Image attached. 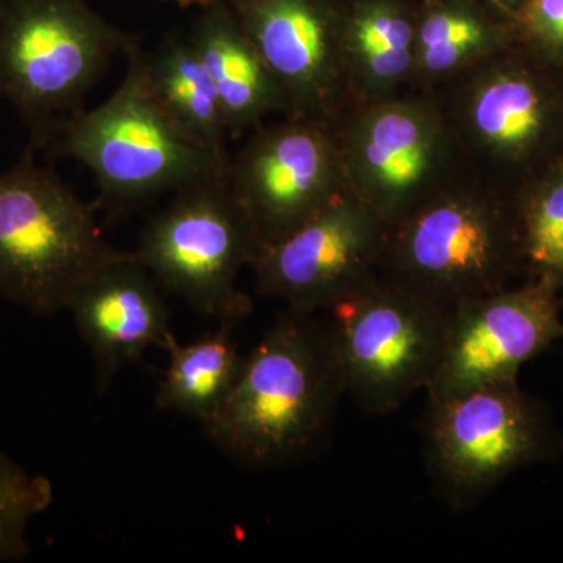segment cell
<instances>
[{"mask_svg":"<svg viewBox=\"0 0 563 563\" xmlns=\"http://www.w3.org/2000/svg\"><path fill=\"white\" fill-rule=\"evenodd\" d=\"M344 395L328 324L287 309L244 357L228 401L202 426L235 461H299L324 439Z\"/></svg>","mask_w":563,"mask_h":563,"instance_id":"cell-1","label":"cell"},{"mask_svg":"<svg viewBox=\"0 0 563 563\" xmlns=\"http://www.w3.org/2000/svg\"><path fill=\"white\" fill-rule=\"evenodd\" d=\"M523 269L510 192L468 172L387 225L379 277L453 312Z\"/></svg>","mask_w":563,"mask_h":563,"instance_id":"cell-2","label":"cell"},{"mask_svg":"<svg viewBox=\"0 0 563 563\" xmlns=\"http://www.w3.org/2000/svg\"><path fill=\"white\" fill-rule=\"evenodd\" d=\"M125 58V76L106 102L55 125L32 150L90 169L103 201L118 211L224 176L231 158L188 135L155 98L136 41Z\"/></svg>","mask_w":563,"mask_h":563,"instance_id":"cell-3","label":"cell"},{"mask_svg":"<svg viewBox=\"0 0 563 563\" xmlns=\"http://www.w3.org/2000/svg\"><path fill=\"white\" fill-rule=\"evenodd\" d=\"M547 65L515 41L426 91L466 172L510 195L563 158V95Z\"/></svg>","mask_w":563,"mask_h":563,"instance_id":"cell-4","label":"cell"},{"mask_svg":"<svg viewBox=\"0 0 563 563\" xmlns=\"http://www.w3.org/2000/svg\"><path fill=\"white\" fill-rule=\"evenodd\" d=\"M35 155L27 147L0 174V298L47 318L125 251L107 242L95 210Z\"/></svg>","mask_w":563,"mask_h":563,"instance_id":"cell-5","label":"cell"},{"mask_svg":"<svg viewBox=\"0 0 563 563\" xmlns=\"http://www.w3.org/2000/svg\"><path fill=\"white\" fill-rule=\"evenodd\" d=\"M133 43L87 0H0V98L27 125L29 146L84 110L92 85Z\"/></svg>","mask_w":563,"mask_h":563,"instance_id":"cell-6","label":"cell"},{"mask_svg":"<svg viewBox=\"0 0 563 563\" xmlns=\"http://www.w3.org/2000/svg\"><path fill=\"white\" fill-rule=\"evenodd\" d=\"M332 128L346 190L387 225L466 173L431 92L350 107Z\"/></svg>","mask_w":563,"mask_h":563,"instance_id":"cell-7","label":"cell"},{"mask_svg":"<svg viewBox=\"0 0 563 563\" xmlns=\"http://www.w3.org/2000/svg\"><path fill=\"white\" fill-rule=\"evenodd\" d=\"M257 251L224 174L174 192L144 225L133 255L162 290L199 313L239 324L254 303L236 282Z\"/></svg>","mask_w":563,"mask_h":563,"instance_id":"cell-8","label":"cell"},{"mask_svg":"<svg viewBox=\"0 0 563 563\" xmlns=\"http://www.w3.org/2000/svg\"><path fill=\"white\" fill-rule=\"evenodd\" d=\"M333 357L366 412H395L426 390L439 366L450 313L377 277L328 310Z\"/></svg>","mask_w":563,"mask_h":563,"instance_id":"cell-9","label":"cell"},{"mask_svg":"<svg viewBox=\"0 0 563 563\" xmlns=\"http://www.w3.org/2000/svg\"><path fill=\"white\" fill-rule=\"evenodd\" d=\"M426 457L440 490L476 503L509 474L554 457L563 440L518 379L428 401Z\"/></svg>","mask_w":563,"mask_h":563,"instance_id":"cell-10","label":"cell"},{"mask_svg":"<svg viewBox=\"0 0 563 563\" xmlns=\"http://www.w3.org/2000/svg\"><path fill=\"white\" fill-rule=\"evenodd\" d=\"M247 135L225 181L262 250L301 228L346 185L332 125L282 117Z\"/></svg>","mask_w":563,"mask_h":563,"instance_id":"cell-11","label":"cell"},{"mask_svg":"<svg viewBox=\"0 0 563 563\" xmlns=\"http://www.w3.org/2000/svg\"><path fill=\"white\" fill-rule=\"evenodd\" d=\"M387 224L344 190L290 235L255 254L258 295L303 313L328 312L379 277Z\"/></svg>","mask_w":563,"mask_h":563,"instance_id":"cell-12","label":"cell"},{"mask_svg":"<svg viewBox=\"0 0 563 563\" xmlns=\"http://www.w3.org/2000/svg\"><path fill=\"white\" fill-rule=\"evenodd\" d=\"M561 291L544 280L455 307L448 320L428 401L479 385L518 379L521 366L563 339Z\"/></svg>","mask_w":563,"mask_h":563,"instance_id":"cell-13","label":"cell"},{"mask_svg":"<svg viewBox=\"0 0 563 563\" xmlns=\"http://www.w3.org/2000/svg\"><path fill=\"white\" fill-rule=\"evenodd\" d=\"M261 52L288 117L332 125L352 107L342 60L343 14L325 0H225Z\"/></svg>","mask_w":563,"mask_h":563,"instance_id":"cell-14","label":"cell"},{"mask_svg":"<svg viewBox=\"0 0 563 563\" xmlns=\"http://www.w3.org/2000/svg\"><path fill=\"white\" fill-rule=\"evenodd\" d=\"M66 310L90 347L101 391L121 366L139 361L151 347L166 350L174 336L162 287L133 252L88 277Z\"/></svg>","mask_w":563,"mask_h":563,"instance_id":"cell-15","label":"cell"},{"mask_svg":"<svg viewBox=\"0 0 563 563\" xmlns=\"http://www.w3.org/2000/svg\"><path fill=\"white\" fill-rule=\"evenodd\" d=\"M199 10L188 36L213 81L231 139L255 131L273 114L288 117L279 84L229 3Z\"/></svg>","mask_w":563,"mask_h":563,"instance_id":"cell-16","label":"cell"},{"mask_svg":"<svg viewBox=\"0 0 563 563\" xmlns=\"http://www.w3.org/2000/svg\"><path fill=\"white\" fill-rule=\"evenodd\" d=\"M418 18L398 3L372 0L342 20V60L352 107L410 91Z\"/></svg>","mask_w":563,"mask_h":563,"instance_id":"cell-17","label":"cell"},{"mask_svg":"<svg viewBox=\"0 0 563 563\" xmlns=\"http://www.w3.org/2000/svg\"><path fill=\"white\" fill-rule=\"evenodd\" d=\"M141 58L147 84L166 113L188 135L229 161L231 135L220 99L190 36L172 33L154 51H141Z\"/></svg>","mask_w":563,"mask_h":563,"instance_id":"cell-18","label":"cell"},{"mask_svg":"<svg viewBox=\"0 0 563 563\" xmlns=\"http://www.w3.org/2000/svg\"><path fill=\"white\" fill-rule=\"evenodd\" d=\"M235 325L220 322L217 332L190 344L177 342L176 336L169 340L168 368L155 395L161 409L187 415L202 426L213 420L243 368L244 357L232 336Z\"/></svg>","mask_w":563,"mask_h":563,"instance_id":"cell-19","label":"cell"},{"mask_svg":"<svg viewBox=\"0 0 563 563\" xmlns=\"http://www.w3.org/2000/svg\"><path fill=\"white\" fill-rule=\"evenodd\" d=\"M515 41V32L470 7H432L418 16L410 90L431 91Z\"/></svg>","mask_w":563,"mask_h":563,"instance_id":"cell-20","label":"cell"},{"mask_svg":"<svg viewBox=\"0 0 563 563\" xmlns=\"http://www.w3.org/2000/svg\"><path fill=\"white\" fill-rule=\"evenodd\" d=\"M523 269L563 292V158L514 195Z\"/></svg>","mask_w":563,"mask_h":563,"instance_id":"cell-21","label":"cell"},{"mask_svg":"<svg viewBox=\"0 0 563 563\" xmlns=\"http://www.w3.org/2000/svg\"><path fill=\"white\" fill-rule=\"evenodd\" d=\"M52 499L49 479L25 472L0 453V562L21 561L29 554L27 526Z\"/></svg>","mask_w":563,"mask_h":563,"instance_id":"cell-22","label":"cell"},{"mask_svg":"<svg viewBox=\"0 0 563 563\" xmlns=\"http://www.w3.org/2000/svg\"><path fill=\"white\" fill-rule=\"evenodd\" d=\"M517 41L540 60L563 68V0H528Z\"/></svg>","mask_w":563,"mask_h":563,"instance_id":"cell-23","label":"cell"},{"mask_svg":"<svg viewBox=\"0 0 563 563\" xmlns=\"http://www.w3.org/2000/svg\"><path fill=\"white\" fill-rule=\"evenodd\" d=\"M163 2L174 3V5L181 7V9H191V7H209L211 3L222 2V0H163Z\"/></svg>","mask_w":563,"mask_h":563,"instance_id":"cell-24","label":"cell"},{"mask_svg":"<svg viewBox=\"0 0 563 563\" xmlns=\"http://www.w3.org/2000/svg\"><path fill=\"white\" fill-rule=\"evenodd\" d=\"M499 2H501L503 5L510 7L515 5V2H517V0H499Z\"/></svg>","mask_w":563,"mask_h":563,"instance_id":"cell-25","label":"cell"}]
</instances>
